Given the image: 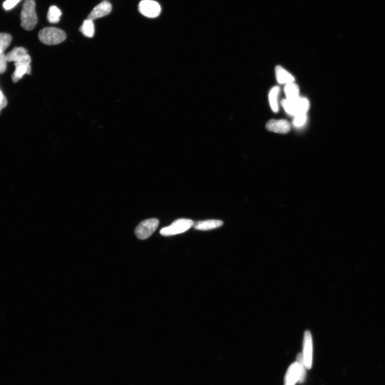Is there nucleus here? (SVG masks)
Wrapping results in <instances>:
<instances>
[{
    "label": "nucleus",
    "instance_id": "obj_1",
    "mask_svg": "<svg viewBox=\"0 0 385 385\" xmlns=\"http://www.w3.org/2000/svg\"><path fill=\"white\" fill-rule=\"evenodd\" d=\"M21 26L27 31L32 30L38 23L34 0H26L21 13Z\"/></svg>",
    "mask_w": 385,
    "mask_h": 385
},
{
    "label": "nucleus",
    "instance_id": "obj_2",
    "mask_svg": "<svg viewBox=\"0 0 385 385\" xmlns=\"http://www.w3.org/2000/svg\"><path fill=\"white\" fill-rule=\"evenodd\" d=\"M281 104L285 111L294 117L307 114L310 108V103L308 99L300 96L293 100L283 99Z\"/></svg>",
    "mask_w": 385,
    "mask_h": 385
},
{
    "label": "nucleus",
    "instance_id": "obj_3",
    "mask_svg": "<svg viewBox=\"0 0 385 385\" xmlns=\"http://www.w3.org/2000/svg\"><path fill=\"white\" fill-rule=\"evenodd\" d=\"M39 39L47 45H55L64 42L66 38V33L59 29L54 27L45 28L39 32Z\"/></svg>",
    "mask_w": 385,
    "mask_h": 385
},
{
    "label": "nucleus",
    "instance_id": "obj_4",
    "mask_svg": "<svg viewBox=\"0 0 385 385\" xmlns=\"http://www.w3.org/2000/svg\"><path fill=\"white\" fill-rule=\"evenodd\" d=\"M194 222L191 219H179L173 221L171 225L163 228L160 234L163 236H171L183 233L194 226Z\"/></svg>",
    "mask_w": 385,
    "mask_h": 385
},
{
    "label": "nucleus",
    "instance_id": "obj_5",
    "mask_svg": "<svg viewBox=\"0 0 385 385\" xmlns=\"http://www.w3.org/2000/svg\"><path fill=\"white\" fill-rule=\"evenodd\" d=\"M158 225L159 220L156 218L148 219L141 221L135 230L136 237L140 240L150 238Z\"/></svg>",
    "mask_w": 385,
    "mask_h": 385
},
{
    "label": "nucleus",
    "instance_id": "obj_6",
    "mask_svg": "<svg viewBox=\"0 0 385 385\" xmlns=\"http://www.w3.org/2000/svg\"><path fill=\"white\" fill-rule=\"evenodd\" d=\"M140 13L148 18H156L160 14V5L154 0H143L138 6Z\"/></svg>",
    "mask_w": 385,
    "mask_h": 385
},
{
    "label": "nucleus",
    "instance_id": "obj_7",
    "mask_svg": "<svg viewBox=\"0 0 385 385\" xmlns=\"http://www.w3.org/2000/svg\"><path fill=\"white\" fill-rule=\"evenodd\" d=\"M6 57L8 62H14L15 64L31 65V57L27 49L23 47L14 48Z\"/></svg>",
    "mask_w": 385,
    "mask_h": 385
},
{
    "label": "nucleus",
    "instance_id": "obj_8",
    "mask_svg": "<svg viewBox=\"0 0 385 385\" xmlns=\"http://www.w3.org/2000/svg\"><path fill=\"white\" fill-rule=\"evenodd\" d=\"M302 355L306 368L310 370L313 365V345L312 334L309 331L305 333Z\"/></svg>",
    "mask_w": 385,
    "mask_h": 385
},
{
    "label": "nucleus",
    "instance_id": "obj_9",
    "mask_svg": "<svg viewBox=\"0 0 385 385\" xmlns=\"http://www.w3.org/2000/svg\"><path fill=\"white\" fill-rule=\"evenodd\" d=\"M266 129L271 132L285 134L291 129V124L285 119H271L267 123Z\"/></svg>",
    "mask_w": 385,
    "mask_h": 385
},
{
    "label": "nucleus",
    "instance_id": "obj_10",
    "mask_svg": "<svg viewBox=\"0 0 385 385\" xmlns=\"http://www.w3.org/2000/svg\"><path fill=\"white\" fill-rule=\"evenodd\" d=\"M112 10L111 4L105 0L100 4L95 7L90 14L89 15L88 18L94 21L98 18H100L108 15Z\"/></svg>",
    "mask_w": 385,
    "mask_h": 385
},
{
    "label": "nucleus",
    "instance_id": "obj_11",
    "mask_svg": "<svg viewBox=\"0 0 385 385\" xmlns=\"http://www.w3.org/2000/svg\"><path fill=\"white\" fill-rule=\"evenodd\" d=\"M300 372L299 366L296 362L292 364L286 374L284 379V385H295L299 382Z\"/></svg>",
    "mask_w": 385,
    "mask_h": 385
},
{
    "label": "nucleus",
    "instance_id": "obj_12",
    "mask_svg": "<svg viewBox=\"0 0 385 385\" xmlns=\"http://www.w3.org/2000/svg\"><path fill=\"white\" fill-rule=\"evenodd\" d=\"M223 222L219 220H207L197 221L194 223V228L196 230L207 231L220 228Z\"/></svg>",
    "mask_w": 385,
    "mask_h": 385
},
{
    "label": "nucleus",
    "instance_id": "obj_13",
    "mask_svg": "<svg viewBox=\"0 0 385 385\" xmlns=\"http://www.w3.org/2000/svg\"><path fill=\"white\" fill-rule=\"evenodd\" d=\"M275 72L277 82L280 84H287L295 80L292 74L280 66L276 67Z\"/></svg>",
    "mask_w": 385,
    "mask_h": 385
},
{
    "label": "nucleus",
    "instance_id": "obj_14",
    "mask_svg": "<svg viewBox=\"0 0 385 385\" xmlns=\"http://www.w3.org/2000/svg\"><path fill=\"white\" fill-rule=\"evenodd\" d=\"M15 70L12 75V80L14 83L18 82L25 74H30L31 72V65L15 64Z\"/></svg>",
    "mask_w": 385,
    "mask_h": 385
},
{
    "label": "nucleus",
    "instance_id": "obj_15",
    "mask_svg": "<svg viewBox=\"0 0 385 385\" xmlns=\"http://www.w3.org/2000/svg\"><path fill=\"white\" fill-rule=\"evenodd\" d=\"M284 91L288 100H293L300 96L299 86L294 82L286 84Z\"/></svg>",
    "mask_w": 385,
    "mask_h": 385
},
{
    "label": "nucleus",
    "instance_id": "obj_16",
    "mask_svg": "<svg viewBox=\"0 0 385 385\" xmlns=\"http://www.w3.org/2000/svg\"><path fill=\"white\" fill-rule=\"evenodd\" d=\"M280 90L279 86H275L270 90L269 94V99L271 108L274 113H277L279 110L278 98Z\"/></svg>",
    "mask_w": 385,
    "mask_h": 385
},
{
    "label": "nucleus",
    "instance_id": "obj_17",
    "mask_svg": "<svg viewBox=\"0 0 385 385\" xmlns=\"http://www.w3.org/2000/svg\"><path fill=\"white\" fill-rule=\"evenodd\" d=\"M94 21L90 19L85 20L79 29L80 31L88 38H92L95 33Z\"/></svg>",
    "mask_w": 385,
    "mask_h": 385
},
{
    "label": "nucleus",
    "instance_id": "obj_18",
    "mask_svg": "<svg viewBox=\"0 0 385 385\" xmlns=\"http://www.w3.org/2000/svg\"><path fill=\"white\" fill-rule=\"evenodd\" d=\"M62 15V12L55 6H52L49 9L47 15V19L49 23L55 24L58 23L60 20Z\"/></svg>",
    "mask_w": 385,
    "mask_h": 385
},
{
    "label": "nucleus",
    "instance_id": "obj_19",
    "mask_svg": "<svg viewBox=\"0 0 385 385\" xmlns=\"http://www.w3.org/2000/svg\"><path fill=\"white\" fill-rule=\"evenodd\" d=\"M296 362L299 366V369L300 372V378L299 383H302L304 382L306 376V367L305 366L303 355L302 353H299L296 357Z\"/></svg>",
    "mask_w": 385,
    "mask_h": 385
},
{
    "label": "nucleus",
    "instance_id": "obj_20",
    "mask_svg": "<svg viewBox=\"0 0 385 385\" xmlns=\"http://www.w3.org/2000/svg\"><path fill=\"white\" fill-rule=\"evenodd\" d=\"M12 41L11 36L5 33H0V54L4 53Z\"/></svg>",
    "mask_w": 385,
    "mask_h": 385
},
{
    "label": "nucleus",
    "instance_id": "obj_21",
    "mask_svg": "<svg viewBox=\"0 0 385 385\" xmlns=\"http://www.w3.org/2000/svg\"><path fill=\"white\" fill-rule=\"evenodd\" d=\"M307 119V114H302L294 117L293 125L296 128H301L306 124Z\"/></svg>",
    "mask_w": 385,
    "mask_h": 385
},
{
    "label": "nucleus",
    "instance_id": "obj_22",
    "mask_svg": "<svg viewBox=\"0 0 385 385\" xmlns=\"http://www.w3.org/2000/svg\"><path fill=\"white\" fill-rule=\"evenodd\" d=\"M7 57L4 53L0 54V73H4L7 69Z\"/></svg>",
    "mask_w": 385,
    "mask_h": 385
},
{
    "label": "nucleus",
    "instance_id": "obj_23",
    "mask_svg": "<svg viewBox=\"0 0 385 385\" xmlns=\"http://www.w3.org/2000/svg\"><path fill=\"white\" fill-rule=\"evenodd\" d=\"M20 2L21 0H6L4 3L3 6L6 10H11L14 8Z\"/></svg>",
    "mask_w": 385,
    "mask_h": 385
},
{
    "label": "nucleus",
    "instance_id": "obj_24",
    "mask_svg": "<svg viewBox=\"0 0 385 385\" xmlns=\"http://www.w3.org/2000/svg\"><path fill=\"white\" fill-rule=\"evenodd\" d=\"M7 105V100L6 97H5L4 99V100L0 103V113H1V111L5 108Z\"/></svg>",
    "mask_w": 385,
    "mask_h": 385
}]
</instances>
